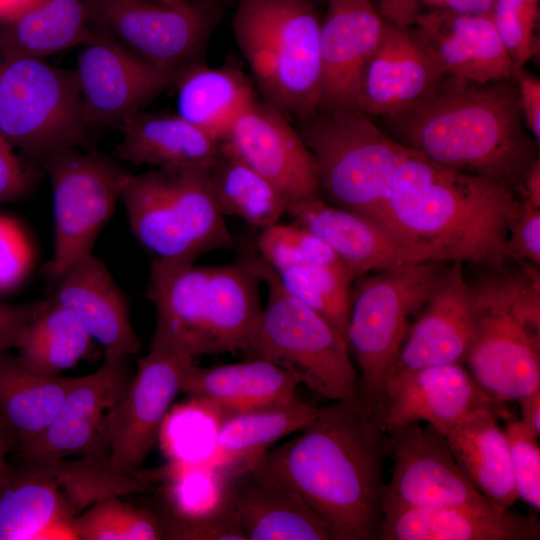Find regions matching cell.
Wrapping results in <instances>:
<instances>
[{
	"label": "cell",
	"instance_id": "6da1fadb",
	"mask_svg": "<svg viewBox=\"0 0 540 540\" xmlns=\"http://www.w3.org/2000/svg\"><path fill=\"white\" fill-rule=\"evenodd\" d=\"M301 432L259 464L305 501L333 540L378 539L388 433L357 398L319 408Z\"/></svg>",
	"mask_w": 540,
	"mask_h": 540
},
{
	"label": "cell",
	"instance_id": "7a4b0ae2",
	"mask_svg": "<svg viewBox=\"0 0 540 540\" xmlns=\"http://www.w3.org/2000/svg\"><path fill=\"white\" fill-rule=\"evenodd\" d=\"M385 119L387 133L407 149L517 194L537 157L514 77L478 83L445 76L420 102Z\"/></svg>",
	"mask_w": 540,
	"mask_h": 540
},
{
	"label": "cell",
	"instance_id": "3957f363",
	"mask_svg": "<svg viewBox=\"0 0 540 540\" xmlns=\"http://www.w3.org/2000/svg\"><path fill=\"white\" fill-rule=\"evenodd\" d=\"M520 203L511 188L409 151L397 168L378 224L437 261L506 262L508 224Z\"/></svg>",
	"mask_w": 540,
	"mask_h": 540
},
{
	"label": "cell",
	"instance_id": "277c9868",
	"mask_svg": "<svg viewBox=\"0 0 540 540\" xmlns=\"http://www.w3.org/2000/svg\"><path fill=\"white\" fill-rule=\"evenodd\" d=\"M514 262L480 266L467 279L476 325L463 363L482 391L503 404L540 389L539 269Z\"/></svg>",
	"mask_w": 540,
	"mask_h": 540
},
{
	"label": "cell",
	"instance_id": "5b68a950",
	"mask_svg": "<svg viewBox=\"0 0 540 540\" xmlns=\"http://www.w3.org/2000/svg\"><path fill=\"white\" fill-rule=\"evenodd\" d=\"M320 25L309 0H237L232 20L265 102L301 120L321 106Z\"/></svg>",
	"mask_w": 540,
	"mask_h": 540
},
{
	"label": "cell",
	"instance_id": "8992f818",
	"mask_svg": "<svg viewBox=\"0 0 540 540\" xmlns=\"http://www.w3.org/2000/svg\"><path fill=\"white\" fill-rule=\"evenodd\" d=\"M120 202L132 233L155 259L195 262L203 254L233 244L208 168L129 173Z\"/></svg>",
	"mask_w": 540,
	"mask_h": 540
},
{
	"label": "cell",
	"instance_id": "52a82bcc",
	"mask_svg": "<svg viewBox=\"0 0 540 540\" xmlns=\"http://www.w3.org/2000/svg\"><path fill=\"white\" fill-rule=\"evenodd\" d=\"M302 123L298 132L316 164L319 197L377 222L410 150L357 109L320 108Z\"/></svg>",
	"mask_w": 540,
	"mask_h": 540
},
{
	"label": "cell",
	"instance_id": "ba28073f",
	"mask_svg": "<svg viewBox=\"0 0 540 540\" xmlns=\"http://www.w3.org/2000/svg\"><path fill=\"white\" fill-rule=\"evenodd\" d=\"M244 259L268 291L248 353L297 374L320 397L356 399L358 374L346 339L320 314L290 295L259 255Z\"/></svg>",
	"mask_w": 540,
	"mask_h": 540
},
{
	"label": "cell",
	"instance_id": "9c48e42d",
	"mask_svg": "<svg viewBox=\"0 0 540 540\" xmlns=\"http://www.w3.org/2000/svg\"><path fill=\"white\" fill-rule=\"evenodd\" d=\"M446 263L424 261L354 280L346 341L359 370L357 399L368 412L412 322L445 274Z\"/></svg>",
	"mask_w": 540,
	"mask_h": 540
},
{
	"label": "cell",
	"instance_id": "30bf717a",
	"mask_svg": "<svg viewBox=\"0 0 540 540\" xmlns=\"http://www.w3.org/2000/svg\"><path fill=\"white\" fill-rule=\"evenodd\" d=\"M86 122L74 70L0 48V132L33 164L78 148Z\"/></svg>",
	"mask_w": 540,
	"mask_h": 540
},
{
	"label": "cell",
	"instance_id": "8fae6325",
	"mask_svg": "<svg viewBox=\"0 0 540 540\" xmlns=\"http://www.w3.org/2000/svg\"><path fill=\"white\" fill-rule=\"evenodd\" d=\"M41 166L49 177L54 217L53 252L44 274L54 282L75 261L93 253L130 172L101 153L77 148L57 152Z\"/></svg>",
	"mask_w": 540,
	"mask_h": 540
},
{
	"label": "cell",
	"instance_id": "7c38bea8",
	"mask_svg": "<svg viewBox=\"0 0 540 540\" xmlns=\"http://www.w3.org/2000/svg\"><path fill=\"white\" fill-rule=\"evenodd\" d=\"M93 23L155 65L179 70L201 62L222 19L220 0H191L175 8L149 0H87Z\"/></svg>",
	"mask_w": 540,
	"mask_h": 540
},
{
	"label": "cell",
	"instance_id": "4fadbf2b",
	"mask_svg": "<svg viewBox=\"0 0 540 540\" xmlns=\"http://www.w3.org/2000/svg\"><path fill=\"white\" fill-rule=\"evenodd\" d=\"M74 69L86 125L117 127L174 86L179 70L134 54L94 25Z\"/></svg>",
	"mask_w": 540,
	"mask_h": 540
},
{
	"label": "cell",
	"instance_id": "5bb4252c",
	"mask_svg": "<svg viewBox=\"0 0 540 540\" xmlns=\"http://www.w3.org/2000/svg\"><path fill=\"white\" fill-rule=\"evenodd\" d=\"M193 362L151 347L138 360L136 373L106 418L108 464L114 472L129 476L146 458Z\"/></svg>",
	"mask_w": 540,
	"mask_h": 540
},
{
	"label": "cell",
	"instance_id": "9a60e30c",
	"mask_svg": "<svg viewBox=\"0 0 540 540\" xmlns=\"http://www.w3.org/2000/svg\"><path fill=\"white\" fill-rule=\"evenodd\" d=\"M387 433L393 468L383 509L492 504L462 472L434 426L416 423Z\"/></svg>",
	"mask_w": 540,
	"mask_h": 540
},
{
	"label": "cell",
	"instance_id": "2e32d148",
	"mask_svg": "<svg viewBox=\"0 0 540 540\" xmlns=\"http://www.w3.org/2000/svg\"><path fill=\"white\" fill-rule=\"evenodd\" d=\"M496 404L503 403L482 391L464 363H450L385 379L371 413L386 432L424 422L443 433L473 410Z\"/></svg>",
	"mask_w": 540,
	"mask_h": 540
},
{
	"label": "cell",
	"instance_id": "e0dca14e",
	"mask_svg": "<svg viewBox=\"0 0 540 540\" xmlns=\"http://www.w3.org/2000/svg\"><path fill=\"white\" fill-rule=\"evenodd\" d=\"M132 375L127 359L104 360L92 374L77 377L47 428L19 445L25 465L46 466L67 456L96 451L108 445L106 418Z\"/></svg>",
	"mask_w": 540,
	"mask_h": 540
},
{
	"label": "cell",
	"instance_id": "ac0fdd59",
	"mask_svg": "<svg viewBox=\"0 0 540 540\" xmlns=\"http://www.w3.org/2000/svg\"><path fill=\"white\" fill-rule=\"evenodd\" d=\"M285 116L256 99L221 142L274 184L289 206L319 195L314 158Z\"/></svg>",
	"mask_w": 540,
	"mask_h": 540
},
{
	"label": "cell",
	"instance_id": "d6986e66",
	"mask_svg": "<svg viewBox=\"0 0 540 540\" xmlns=\"http://www.w3.org/2000/svg\"><path fill=\"white\" fill-rule=\"evenodd\" d=\"M475 325L476 309L464 263L450 262L437 288L416 315L395 362L380 384L402 372L463 363Z\"/></svg>",
	"mask_w": 540,
	"mask_h": 540
},
{
	"label": "cell",
	"instance_id": "ffe728a7",
	"mask_svg": "<svg viewBox=\"0 0 540 540\" xmlns=\"http://www.w3.org/2000/svg\"><path fill=\"white\" fill-rule=\"evenodd\" d=\"M327 3L320 25V108L359 110L362 75L382 39L387 20L371 0Z\"/></svg>",
	"mask_w": 540,
	"mask_h": 540
},
{
	"label": "cell",
	"instance_id": "44dd1931",
	"mask_svg": "<svg viewBox=\"0 0 540 540\" xmlns=\"http://www.w3.org/2000/svg\"><path fill=\"white\" fill-rule=\"evenodd\" d=\"M286 214L322 239L357 278L385 269L437 261L426 250L409 245L372 219L333 206L319 196L288 206Z\"/></svg>",
	"mask_w": 540,
	"mask_h": 540
},
{
	"label": "cell",
	"instance_id": "7402d4cb",
	"mask_svg": "<svg viewBox=\"0 0 540 540\" xmlns=\"http://www.w3.org/2000/svg\"><path fill=\"white\" fill-rule=\"evenodd\" d=\"M147 297L156 310L151 348L195 359L212 354L209 325V266L154 259Z\"/></svg>",
	"mask_w": 540,
	"mask_h": 540
},
{
	"label": "cell",
	"instance_id": "603a6c76",
	"mask_svg": "<svg viewBox=\"0 0 540 540\" xmlns=\"http://www.w3.org/2000/svg\"><path fill=\"white\" fill-rule=\"evenodd\" d=\"M445 76L413 28L387 21L362 75L359 110L393 116L428 96Z\"/></svg>",
	"mask_w": 540,
	"mask_h": 540
},
{
	"label": "cell",
	"instance_id": "cb8c5ba5",
	"mask_svg": "<svg viewBox=\"0 0 540 540\" xmlns=\"http://www.w3.org/2000/svg\"><path fill=\"white\" fill-rule=\"evenodd\" d=\"M54 283L50 300L78 317L93 341L103 347L105 360L127 359L141 350L127 297L101 259L93 253L83 256Z\"/></svg>",
	"mask_w": 540,
	"mask_h": 540
},
{
	"label": "cell",
	"instance_id": "d4e9b609",
	"mask_svg": "<svg viewBox=\"0 0 540 540\" xmlns=\"http://www.w3.org/2000/svg\"><path fill=\"white\" fill-rule=\"evenodd\" d=\"M446 76L485 83L513 77L490 14L436 12L411 27Z\"/></svg>",
	"mask_w": 540,
	"mask_h": 540
},
{
	"label": "cell",
	"instance_id": "484cf974",
	"mask_svg": "<svg viewBox=\"0 0 540 540\" xmlns=\"http://www.w3.org/2000/svg\"><path fill=\"white\" fill-rule=\"evenodd\" d=\"M539 521L493 504L383 509L380 540H538Z\"/></svg>",
	"mask_w": 540,
	"mask_h": 540
},
{
	"label": "cell",
	"instance_id": "4316f807",
	"mask_svg": "<svg viewBox=\"0 0 540 540\" xmlns=\"http://www.w3.org/2000/svg\"><path fill=\"white\" fill-rule=\"evenodd\" d=\"M237 479L232 499L247 540H333L305 501L258 461Z\"/></svg>",
	"mask_w": 540,
	"mask_h": 540
},
{
	"label": "cell",
	"instance_id": "83f0119b",
	"mask_svg": "<svg viewBox=\"0 0 540 540\" xmlns=\"http://www.w3.org/2000/svg\"><path fill=\"white\" fill-rule=\"evenodd\" d=\"M49 467L10 468L0 483V540L74 539L75 504Z\"/></svg>",
	"mask_w": 540,
	"mask_h": 540
},
{
	"label": "cell",
	"instance_id": "f1b7e54d",
	"mask_svg": "<svg viewBox=\"0 0 540 540\" xmlns=\"http://www.w3.org/2000/svg\"><path fill=\"white\" fill-rule=\"evenodd\" d=\"M302 379L271 361L252 360L211 367L188 368L181 392L211 408L221 417L296 396Z\"/></svg>",
	"mask_w": 540,
	"mask_h": 540
},
{
	"label": "cell",
	"instance_id": "f546056e",
	"mask_svg": "<svg viewBox=\"0 0 540 540\" xmlns=\"http://www.w3.org/2000/svg\"><path fill=\"white\" fill-rule=\"evenodd\" d=\"M510 416L503 404L477 408L443 434L462 472L494 506L509 509L518 499L509 448L500 417Z\"/></svg>",
	"mask_w": 540,
	"mask_h": 540
},
{
	"label": "cell",
	"instance_id": "4dcf8cb0",
	"mask_svg": "<svg viewBox=\"0 0 540 540\" xmlns=\"http://www.w3.org/2000/svg\"><path fill=\"white\" fill-rule=\"evenodd\" d=\"M117 128L118 157L153 169L208 168L221 144L177 113L139 111Z\"/></svg>",
	"mask_w": 540,
	"mask_h": 540
},
{
	"label": "cell",
	"instance_id": "1f68e13d",
	"mask_svg": "<svg viewBox=\"0 0 540 540\" xmlns=\"http://www.w3.org/2000/svg\"><path fill=\"white\" fill-rule=\"evenodd\" d=\"M319 407L297 396L219 417L213 444V467L231 476H239L252 467L267 448L295 431L307 427ZM211 463V464H212Z\"/></svg>",
	"mask_w": 540,
	"mask_h": 540
},
{
	"label": "cell",
	"instance_id": "d6a6232c",
	"mask_svg": "<svg viewBox=\"0 0 540 540\" xmlns=\"http://www.w3.org/2000/svg\"><path fill=\"white\" fill-rule=\"evenodd\" d=\"M174 86L177 114L220 142L256 100L248 78L230 65H187L179 69Z\"/></svg>",
	"mask_w": 540,
	"mask_h": 540
},
{
	"label": "cell",
	"instance_id": "836d02e7",
	"mask_svg": "<svg viewBox=\"0 0 540 540\" xmlns=\"http://www.w3.org/2000/svg\"><path fill=\"white\" fill-rule=\"evenodd\" d=\"M76 380L35 373L16 356L0 355V422L12 440L21 445L42 433Z\"/></svg>",
	"mask_w": 540,
	"mask_h": 540
},
{
	"label": "cell",
	"instance_id": "e575fe53",
	"mask_svg": "<svg viewBox=\"0 0 540 540\" xmlns=\"http://www.w3.org/2000/svg\"><path fill=\"white\" fill-rule=\"evenodd\" d=\"M260 279L243 259L209 266V325L212 354L248 352L263 307Z\"/></svg>",
	"mask_w": 540,
	"mask_h": 540
},
{
	"label": "cell",
	"instance_id": "d590c367",
	"mask_svg": "<svg viewBox=\"0 0 540 540\" xmlns=\"http://www.w3.org/2000/svg\"><path fill=\"white\" fill-rule=\"evenodd\" d=\"M93 27L87 0H38L15 19L0 24V48L44 58L83 45Z\"/></svg>",
	"mask_w": 540,
	"mask_h": 540
},
{
	"label": "cell",
	"instance_id": "8d00e7d4",
	"mask_svg": "<svg viewBox=\"0 0 540 540\" xmlns=\"http://www.w3.org/2000/svg\"><path fill=\"white\" fill-rule=\"evenodd\" d=\"M208 175L224 216L238 217L264 229L287 212L288 202L279 189L222 142Z\"/></svg>",
	"mask_w": 540,
	"mask_h": 540
},
{
	"label": "cell",
	"instance_id": "74e56055",
	"mask_svg": "<svg viewBox=\"0 0 540 540\" xmlns=\"http://www.w3.org/2000/svg\"><path fill=\"white\" fill-rule=\"evenodd\" d=\"M92 341L73 312L46 300L24 327L14 349L17 359L28 370L57 376L86 357Z\"/></svg>",
	"mask_w": 540,
	"mask_h": 540
},
{
	"label": "cell",
	"instance_id": "f35d334b",
	"mask_svg": "<svg viewBox=\"0 0 540 540\" xmlns=\"http://www.w3.org/2000/svg\"><path fill=\"white\" fill-rule=\"evenodd\" d=\"M283 288L326 319L345 339L356 277L344 266L299 264L275 271Z\"/></svg>",
	"mask_w": 540,
	"mask_h": 540
},
{
	"label": "cell",
	"instance_id": "ab89813d",
	"mask_svg": "<svg viewBox=\"0 0 540 540\" xmlns=\"http://www.w3.org/2000/svg\"><path fill=\"white\" fill-rule=\"evenodd\" d=\"M74 539L81 540H158L165 539L162 518L107 495L72 521Z\"/></svg>",
	"mask_w": 540,
	"mask_h": 540
},
{
	"label": "cell",
	"instance_id": "60d3db41",
	"mask_svg": "<svg viewBox=\"0 0 540 540\" xmlns=\"http://www.w3.org/2000/svg\"><path fill=\"white\" fill-rule=\"evenodd\" d=\"M257 249L259 256L274 271L299 264L344 266L322 239L294 223L277 222L261 229Z\"/></svg>",
	"mask_w": 540,
	"mask_h": 540
},
{
	"label": "cell",
	"instance_id": "b9f144b4",
	"mask_svg": "<svg viewBox=\"0 0 540 540\" xmlns=\"http://www.w3.org/2000/svg\"><path fill=\"white\" fill-rule=\"evenodd\" d=\"M540 0H493L490 17L511 59L513 75L539 52Z\"/></svg>",
	"mask_w": 540,
	"mask_h": 540
},
{
	"label": "cell",
	"instance_id": "7bdbcfd3",
	"mask_svg": "<svg viewBox=\"0 0 540 540\" xmlns=\"http://www.w3.org/2000/svg\"><path fill=\"white\" fill-rule=\"evenodd\" d=\"M509 448L510 465L518 498L540 510V449L537 437L520 419L506 420L503 429Z\"/></svg>",
	"mask_w": 540,
	"mask_h": 540
},
{
	"label": "cell",
	"instance_id": "ee69618b",
	"mask_svg": "<svg viewBox=\"0 0 540 540\" xmlns=\"http://www.w3.org/2000/svg\"><path fill=\"white\" fill-rule=\"evenodd\" d=\"M162 520L165 539L247 540L237 520L232 495L225 505L208 515L189 520L164 516Z\"/></svg>",
	"mask_w": 540,
	"mask_h": 540
},
{
	"label": "cell",
	"instance_id": "f6af8a7d",
	"mask_svg": "<svg viewBox=\"0 0 540 540\" xmlns=\"http://www.w3.org/2000/svg\"><path fill=\"white\" fill-rule=\"evenodd\" d=\"M32 257L31 244L20 223L0 213V294L22 284L31 268Z\"/></svg>",
	"mask_w": 540,
	"mask_h": 540
},
{
	"label": "cell",
	"instance_id": "bcb514c9",
	"mask_svg": "<svg viewBox=\"0 0 540 540\" xmlns=\"http://www.w3.org/2000/svg\"><path fill=\"white\" fill-rule=\"evenodd\" d=\"M493 0H379L377 9L389 22L412 27L415 22L436 12L488 14Z\"/></svg>",
	"mask_w": 540,
	"mask_h": 540
},
{
	"label": "cell",
	"instance_id": "7dc6e473",
	"mask_svg": "<svg viewBox=\"0 0 540 540\" xmlns=\"http://www.w3.org/2000/svg\"><path fill=\"white\" fill-rule=\"evenodd\" d=\"M505 260L540 265V207L521 200L508 224Z\"/></svg>",
	"mask_w": 540,
	"mask_h": 540
},
{
	"label": "cell",
	"instance_id": "c3c4849f",
	"mask_svg": "<svg viewBox=\"0 0 540 540\" xmlns=\"http://www.w3.org/2000/svg\"><path fill=\"white\" fill-rule=\"evenodd\" d=\"M34 180V172L21 162L14 147L0 132V203L23 197Z\"/></svg>",
	"mask_w": 540,
	"mask_h": 540
},
{
	"label": "cell",
	"instance_id": "681fc988",
	"mask_svg": "<svg viewBox=\"0 0 540 540\" xmlns=\"http://www.w3.org/2000/svg\"><path fill=\"white\" fill-rule=\"evenodd\" d=\"M45 303L46 300L21 305L0 302V355L15 348L24 327Z\"/></svg>",
	"mask_w": 540,
	"mask_h": 540
},
{
	"label": "cell",
	"instance_id": "f907efd6",
	"mask_svg": "<svg viewBox=\"0 0 540 540\" xmlns=\"http://www.w3.org/2000/svg\"><path fill=\"white\" fill-rule=\"evenodd\" d=\"M519 107L524 125L530 135L539 144L540 139V80L523 68L513 75Z\"/></svg>",
	"mask_w": 540,
	"mask_h": 540
},
{
	"label": "cell",
	"instance_id": "816d5d0a",
	"mask_svg": "<svg viewBox=\"0 0 540 540\" xmlns=\"http://www.w3.org/2000/svg\"><path fill=\"white\" fill-rule=\"evenodd\" d=\"M518 195L521 200L540 207V159L538 156L524 173Z\"/></svg>",
	"mask_w": 540,
	"mask_h": 540
},
{
	"label": "cell",
	"instance_id": "f5cc1de1",
	"mask_svg": "<svg viewBox=\"0 0 540 540\" xmlns=\"http://www.w3.org/2000/svg\"><path fill=\"white\" fill-rule=\"evenodd\" d=\"M519 404L522 416L520 421L538 438L540 435V389L522 398Z\"/></svg>",
	"mask_w": 540,
	"mask_h": 540
},
{
	"label": "cell",
	"instance_id": "db71d44e",
	"mask_svg": "<svg viewBox=\"0 0 540 540\" xmlns=\"http://www.w3.org/2000/svg\"><path fill=\"white\" fill-rule=\"evenodd\" d=\"M37 1L38 0H0V24L15 19Z\"/></svg>",
	"mask_w": 540,
	"mask_h": 540
},
{
	"label": "cell",
	"instance_id": "11a10c76",
	"mask_svg": "<svg viewBox=\"0 0 540 540\" xmlns=\"http://www.w3.org/2000/svg\"><path fill=\"white\" fill-rule=\"evenodd\" d=\"M12 438L0 422V483L10 470L7 463V453L12 445Z\"/></svg>",
	"mask_w": 540,
	"mask_h": 540
},
{
	"label": "cell",
	"instance_id": "9f6ffc18",
	"mask_svg": "<svg viewBox=\"0 0 540 540\" xmlns=\"http://www.w3.org/2000/svg\"><path fill=\"white\" fill-rule=\"evenodd\" d=\"M155 3L162 5L175 7V8H185L189 6L191 0H149Z\"/></svg>",
	"mask_w": 540,
	"mask_h": 540
},
{
	"label": "cell",
	"instance_id": "6f0895ef",
	"mask_svg": "<svg viewBox=\"0 0 540 540\" xmlns=\"http://www.w3.org/2000/svg\"><path fill=\"white\" fill-rule=\"evenodd\" d=\"M309 1L312 2L313 4H315V3L324 2V1H327V0H309Z\"/></svg>",
	"mask_w": 540,
	"mask_h": 540
},
{
	"label": "cell",
	"instance_id": "680465c9",
	"mask_svg": "<svg viewBox=\"0 0 540 540\" xmlns=\"http://www.w3.org/2000/svg\"><path fill=\"white\" fill-rule=\"evenodd\" d=\"M220 1L224 4V1H225V0H220Z\"/></svg>",
	"mask_w": 540,
	"mask_h": 540
}]
</instances>
